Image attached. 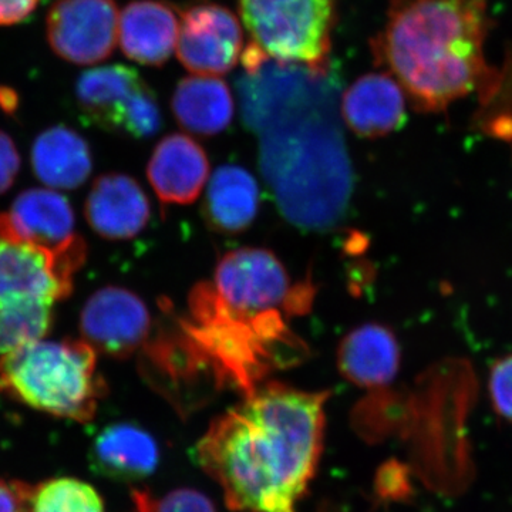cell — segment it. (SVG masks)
<instances>
[{
  "instance_id": "7a4b0ae2",
  "label": "cell",
  "mask_w": 512,
  "mask_h": 512,
  "mask_svg": "<svg viewBox=\"0 0 512 512\" xmlns=\"http://www.w3.org/2000/svg\"><path fill=\"white\" fill-rule=\"evenodd\" d=\"M319 74L272 83L247 117L261 134V168L279 210L298 228L335 227L348 210L352 164Z\"/></svg>"
},
{
  "instance_id": "ba28073f",
  "label": "cell",
  "mask_w": 512,
  "mask_h": 512,
  "mask_svg": "<svg viewBox=\"0 0 512 512\" xmlns=\"http://www.w3.org/2000/svg\"><path fill=\"white\" fill-rule=\"evenodd\" d=\"M119 20L114 0H59L47 13V42L66 62L92 66L119 43Z\"/></svg>"
},
{
  "instance_id": "f1b7e54d",
  "label": "cell",
  "mask_w": 512,
  "mask_h": 512,
  "mask_svg": "<svg viewBox=\"0 0 512 512\" xmlns=\"http://www.w3.org/2000/svg\"><path fill=\"white\" fill-rule=\"evenodd\" d=\"M39 0H0V26L23 22L35 12Z\"/></svg>"
},
{
  "instance_id": "e0dca14e",
  "label": "cell",
  "mask_w": 512,
  "mask_h": 512,
  "mask_svg": "<svg viewBox=\"0 0 512 512\" xmlns=\"http://www.w3.org/2000/svg\"><path fill=\"white\" fill-rule=\"evenodd\" d=\"M338 367L342 376L357 387H386L399 372V342L387 326L365 323L340 342Z\"/></svg>"
},
{
  "instance_id": "6da1fadb",
  "label": "cell",
  "mask_w": 512,
  "mask_h": 512,
  "mask_svg": "<svg viewBox=\"0 0 512 512\" xmlns=\"http://www.w3.org/2000/svg\"><path fill=\"white\" fill-rule=\"evenodd\" d=\"M329 392L258 386L212 421L197 461L234 512H296L318 471Z\"/></svg>"
},
{
  "instance_id": "4316f807",
  "label": "cell",
  "mask_w": 512,
  "mask_h": 512,
  "mask_svg": "<svg viewBox=\"0 0 512 512\" xmlns=\"http://www.w3.org/2000/svg\"><path fill=\"white\" fill-rule=\"evenodd\" d=\"M32 485L0 478V512H28Z\"/></svg>"
},
{
  "instance_id": "603a6c76",
  "label": "cell",
  "mask_w": 512,
  "mask_h": 512,
  "mask_svg": "<svg viewBox=\"0 0 512 512\" xmlns=\"http://www.w3.org/2000/svg\"><path fill=\"white\" fill-rule=\"evenodd\" d=\"M28 512H106V505L92 484L57 477L32 485Z\"/></svg>"
},
{
  "instance_id": "ac0fdd59",
  "label": "cell",
  "mask_w": 512,
  "mask_h": 512,
  "mask_svg": "<svg viewBox=\"0 0 512 512\" xmlns=\"http://www.w3.org/2000/svg\"><path fill=\"white\" fill-rule=\"evenodd\" d=\"M94 470L113 480L136 481L151 476L160 461L156 439L133 423H114L93 441Z\"/></svg>"
},
{
  "instance_id": "83f0119b",
  "label": "cell",
  "mask_w": 512,
  "mask_h": 512,
  "mask_svg": "<svg viewBox=\"0 0 512 512\" xmlns=\"http://www.w3.org/2000/svg\"><path fill=\"white\" fill-rule=\"evenodd\" d=\"M20 156L12 138L0 130V194L9 190L18 177Z\"/></svg>"
},
{
  "instance_id": "d6986e66",
  "label": "cell",
  "mask_w": 512,
  "mask_h": 512,
  "mask_svg": "<svg viewBox=\"0 0 512 512\" xmlns=\"http://www.w3.org/2000/svg\"><path fill=\"white\" fill-rule=\"evenodd\" d=\"M33 173L52 190H74L93 170L89 144L73 128L53 126L36 137L30 153Z\"/></svg>"
},
{
  "instance_id": "9a60e30c",
  "label": "cell",
  "mask_w": 512,
  "mask_h": 512,
  "mask_svg": "<svg viewBox=\"0 0 512 512\" xmlns=\"http://www.w3.org/2000/svg\"><path fill=\"white\" fill-rule=\"evenodd\" d=\"M342 117L357 137H386L406 123L407 97L389 73H367L343 93Z\"/></svg>"
},
{
  "instance_id": "5bb4252c",
  "label": "cell",
  "mask_w": 512,
  "mask_h": 512,
  "mask_svg": "<svg viewBox=\"0 0 512 512\" xmlns=\"http://www.w3.org/2000/svg\"><path fill=\"white\" fill-rule=\"evenodd\" d=\"M147 177L164 205L192 204L208 183L210 161L197 141L185 134H171L157 144Z\"/></svg>"
},
{
  "instance_id": "277c9868",
  "label": "cell",
  "mask_w": 512,
  "mask_h": 512,
  "mask_svg": "<svg viewBox=\"0 0 512 512\" xmlns=\"http://www.w3.org/2000/svg\"><path fill=\"white\" fill-rule=\"evenodd\" d=\"M106 390L84 340L39 339L0 359V393L57 419L89 423Z\"/></svg>"
},
{
  "instance_id": "5b68a950",
  "label": "cell",
  "mask_w": 512,
  "mask_h": 512,
  "mask_svg": "<svg viewBox=\"0 0 512 512\" xmlns=\"http://www.w3.org/2000/svg\"><path fill=\"white\" fill-rule=\"evenodd\" d=\"M311 285L293 286L278 256L264 248H239L222 256L214 282L195 288L212 311L258 329L285 325L284 315L305 311L312 301Z\"/></svg>"
},
{
  "instance_id": "d4e9b609",
  "label": "cell",
  "mask_w": 512,
  "mask_h": 512,
  "mask_svg": "<svg viewBox=\"0 0 512 512\" xmlns=\"http://www.w3.org/2000/svg\"><path fill=\"white\" fill-rule=\"evenodd\" d=\"M488 389L495 413L512 424V355L501 357L491 367Z\"/></svg>"
},
{
  "instance_id": "cb8c5ba5",
  "label": "cell",
  "mask_w": 512,
  "mask_h": 512,
  "mask_svg": "<svg viewBox=\"0 0 512 512\" xmlns=\"http://www.w3.org/2000/svg\"><path fill=\"white\" fill-rule=\"evenodd\" d=\"M131 500L137 512H217L207 495L192 488H178L161 497L151 491L134 488Z\"/></svg>"
},
{
  "instance_id": "30bf717a",
  "label": "cell",
  "mask_w": 512,
  "mask_h": 512,
  "mask_svg": "<svg viewBox=\"0 0 512 512\" xmlns=\"http://www.w3.org/2000/svg\"><path fill=\"white\" fill-rule=\"evenodd\" d=\"M241 23L218 3H195L181 13L177 56L198 76H221L237 66L242 53Z\"/></svg>"
},
{
  "instance_id": "7c38bea8",
  "label": "cell",
  "mask_w": 512,
  "mask_h": 512,
  "mask_svg": "<svg viewBox=\"0 0 512 512\" xmlns=\"http://www.w3.org/2000/svg\"><path fill=\"white\" fill-rule=\"evenodd\" d=\"M151 316L137 293L121 286H106L84 303L80 332L96 353L126 359L148 339Z\"/></svg>"
},
{
  "instance_id": "3957f363",
  "label": "cell",
  "mask_w": 512,
  "mask_h": 512,
  "mask_svg": "<svg viewBox=\"0 0 512 512\" xmlns=\"http://www.w3.org/2000/svg\"><path fill=\"white\" fill-rule=\"evenodd\" d=\"M494 26L490 0H390L370 50L414 110L441 113L471 94L481 101L494 89L498 69L485 57Z\"/></svg>"
},
{
  "instance_id": "8fae6325",
  "label": "cell",
  "mask_w": 512,
  "mask_h": 512,
  "mask_svg": "<svg viewBox=\"0 0 512 512\" xmlns=\"http://www.w3.org/2000/svg\"><path fill=\"white\" fill-rule=\"evenodd\" d=\"M84 259L0 237V301H62L72 293L73 276Z\"/></svg>"
},
{
  "instance_id": "7402d4cb",
  "label": "cell",
  "mask_w": 512,
  "mask_h": 512,
  "mask_svg": "<svg viewBox=\"0 0 512 512\" xmlns=\"http://www.w3.org/2000/svg\"><path fill=\"white\" fill-rule=\"evenodd\" d=\"M53 325V303L0 301V359L43 339Z\"/></svg>"
},
{
  "instance_id": "9c48e42d",
  "label": "cell",
  "mask_w": 512,
  "mask_h": 512,
  "mask_svg": "<svg viewBox=\"0 0 512 512\" xmlns=\"http://www.w3.org/2000/svg\"><path fill=\"white\" fill-rule=\"evenodd\" d=\"M0 237L59 256H86L72 204L52 188H30L0 214Z\"/></svg>"
},
{
  "instance_id": "ffe728a7",
  "label": "cell",
  "mask_w": 512,
  "mask_h": 512,
  "mask_svg": "<svg viewBox=\"0 0 512 512\" xmlns=\"http://www.w3.org/2000/svg\"><path fill=\"white\" fill-rule=\"evenodd\" d=\"M171 107L175 120L195 136L214 137L232 123L234 99L227 83L211 76H192L175 87Z\"/></svg>"
},
{
  "instance_id": "2e32d148",
  "label": "cell",
  "mask_w": 512,
  "mask_h": 512,
  "mask_svg": "<svg viewBox=\"0 0 512 512\" xmlns=\"http://www.w3.org/2000/svg\"><path fill=\"white\" fill-rule=\"evenodd\" d=\"M178 33L177 10L163 0H136L120 13L121 50L143 66H163L177 46Z\"/></svg>"
},
{
  "instance_id": "484cf974",
  "label": "cell",
  "mask_w": 512,
  "mask_h": 512,
  "mask_svg": "<svg viewBox=\"0 0 512 512\" xmlns=\"http://www.w3.org/2000/svg\"><path fill=\"white\" fill-rule=\"evenodd\" d=\"M412 491L409 468L396 460L387 461L376 474V494L382 500L399 501L407 498Z\"/></svg>"
},
{
  "instance_id": "44dd1931",
  "label": "cell",
  "mask_w": 512,
  "mask_h": 512,
  "mask_svg": "<svg viewBox=\"0 0 512 512\" xmlns=\"http://www.w3.org/2000/svg\"><path fill=\"white\" fill-rule=\"evenodd\" d=\"M205 218L224 234L251 227L259 210V188L254 175L241 165H221L208 183Z\"/></svg>"
},
{
  "instance_id": "8992f818",
  "label": "cell",
  "mask_w": 512,
  "mask_h": 512,
  "mask_svg": "<svg viewBox=\"0 0 512 512\" xmlns=\"http://www.w3.org/2000/svg\"><path fill=\"white\" fill-rule=\"evenodd\" d=\"M239 10L266 59L329 73L336 0H239Z\"/></svg>"
},
{
  "instance_id": "4fadbf2b",
  "label": "cell",
  "mask_w": 512,
  "mask_h": 512,
  "mask_svg": "<svg viewBox=\"0 0 512 512\" xmlns=\"http://www.w3.org/2000/svg\"><path fill=\"white\" fill-rule=\"evenodd\" d=\"M84 215L87 224L101 238L127 241L147 227L150 201L130 175L104 174L94 181L84 205Z\"/></svg>"
},
{
  "instance_id": "52a82bcc",
  "label": "cell",
  "mask_w": 512,
  "mask_h": 512,
  "mask_svg": "<svg viewBox=\"0 0 512 512\" xmlns=\"http://www.w3.org/2000/svg\"><path fill=\"white\" fill-rule=\"evenodd\" d=\"M76 99L87 121L120 136L153 137L163 123L156 93L137 70L124 64L80 74Z\"/></svg>"
},
{
  "instance_id": "f546056e",
  "label": "cell",
  "mask_w": 512,
  "mask_h": 512,
  "mask_svg": "<svg viewBox=\"0 0 512 512\" xmlns=\"http://www.w3.org/2000/svg\"><path fill=\"white\" fill-rule=\"evenodd\" d=\"M18 96L13 90L6 89V87H0V107L6 111V113H15L16 107H18Z\"/></svg>"
}]
</instances>
